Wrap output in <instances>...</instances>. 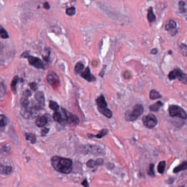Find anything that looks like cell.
<instances>
[{
  "label": "cell",
  "mask_w": 187,
  "mask_h": 187,
  "mask_svg": "<svg viewBox=\"0 0 187 187\" xmlns=\"http://www.w3.org/2000/svg\"><path fill=\"white\" fill-rule=\"evenodd\" d=\"M158 50L156 48H154L151 51V53L153 54H156L158 53Z\"/></svg>",
  "instance_id": "42"
},
{
  "label": "cell",
  "mask_w": 187,
  "mask_h": 187,
  "mask_svg": "<svg viewBox=\"0 0 187 187\" xmlns=\"http://www.w3.org/2000/svg\"><path fill=\"white\" fill-rule=\"evenodd\" d=\"M84 69V65L81 62H79L76 64L75 66V72L77 74H79L82 72V70Z\"/></svg>",
  "instance_id": "24"
},
{
  "label": "cell",
  "mask_w": 187,
  "mask_h": 187,
  "mask_svg": "<svg viewBox=\"0 0 187 187\" xmlns=\"http://www.w3.org/2000/svg\"><path fill=\"white\" fill-rule=\"evenodd\" d=\"M96 103L99 112L102 113L107 118H111L112 117V112L107 108V103L103 95H101L97 99Z\"/></svg>",
  "instance_id": "3"
},
{
  "label": "cell",
  "mask_w": 187,
  "mask_h": 187,
  "mask_svg": "<svg viewBox=\"0 0 187 187\" xmlns=\"http://www.w3.org/2000/svg\"><path fill=\"white\" fill-rule=\"evenodd\" d=\"M86 165H87V166L89 168H93L96 166V161L93 160H89L86 163Z\"/></svg>",
  "instance_id": "33"
},
{
  "label": "cell",
  "mask_w": 187,
  "mask_h": 187,
  "mask_svg": "<svg viewBox=\"0 0 187 187\" xmlns=\"http://www.w3.org/2000/svg\"><path fill=\"white\" fill-rule=\"evenodd\" d=\"M149 97L151 99L155 100L156 99L161 98L162 96L159 93V92H158L157 91H156L155 89H153L150 92Z\"/></svg>",
  "instance_id": "19"
},
{
  "label": "cell",
  "mask_w": 187,
  "mask_h": 187,
  "mask_svg": "<svg viewBox=\"0 0 187 187\" xmlns=\"http://www.w3.org/2000/svg\"><path fill=\"white\" fill-rule=\"evenodd\" d=\"M35 99H36V100L38 103V105L41 108H43L45 105V97L43 93L42 92H38L36 93L35 94Z\"/></svg>",
  "instance_id": "13"
},
{
  "label": "cell",
  "mask_w": 187,
  "mask_h": 187,
  "mask_svg": "<svg viewBox=\"0 0 187 187\" xmlns=\"http://www.w3.org/2000/svg\"><path fill=\"white\" fill-rule=\"evenodd\" d=\"M179 5L182 7L183 6H185V3H184V1H181L179 2Z\"/></svg>",
  "instance_id": "43"
},
{
  "label": "cell",
  "mask_w": 187,
  "mask_h": 187,
  "mask_svg": "<svg viewBox=\"0 0 187 187\" xmlns=\"http://www.w3.org/2000/svg\"><path fill=\"white\" fill-rule=\"evenodd\" d=\"M29 86L30 87L31 89L33 91H35L37 89V84L35 82H32L29 84Z\"/></svg>",
  "instance_id": "36"
},
{
  "label": "cell",
  "mask_w": 187,
  "mask_h": 187,
  "mask_svg": "<svg viewBox=\"0 0 187 187\" xmlns=\"http://www.w3.org/2000/svg\"><path fill=\"white\" fill-rule=\"evenodd\" d=\"M3 46L2 43H0V54L2 53V50H3Z\"/></svg>",
  "instance_id": "44"
},
{
  "label": "cell",
  "mask_w": 187,
  "mask_h": 187,
  "mask_svg": "<svg viewBox=\"0 0 187 187\" xmlns=\"http://www.w3.org/2000/svg\"><path fill=\"white\" fill-rule=\"evenodd\" d=\"M47 123V118L45 117H38L36 120V124L38 127H42L45 126Z\"/></svg>",
  "instance_id": "16"
},
{
  "label": "cell",
  "mask_w": 187,
  "mask_h": 187,
  "mask_svg": "<svg viewBox=\"0 0 187 187\" xmlns=\"http://www.w3.org/2000/svg\"><path fill=\"white\" fill-rule=\"evenodd\" d=\"M81 184H82V186H84V187H89V183L87 182V179H85L84 181L82 182Z\"/></svg>",
  "instance_id": "39"
},
{
  "label": "cell",
  "mask_w": 187,
  "mask_h": 187,
  "mask_svg": "<svg viewBox=\"0 0 187 187\" xmlns=\"http://www.w3.org/2000/svg\"><path fill=\"white\" fill-rule=\"evenodd\" d=\"M95 161H96V165H102L103 164V162H104V161H103V160L102 159H97Z\"/></svg>",
  "instance_id": "37"
},
{
  "label": "cell",
  "mask_w": 187,
  "mask_h": 187,
  "mask_svg": "<svg viewBox=\"0 0 187 187\" xmlns=\"http://www.w3.org/2000/svg\"><path fill=\"white\" fill-rule=\"evenodd\" d=\"M183 73L180 69H176L169 73L168 75V78L171 80H175L176 79H179L181 75H182Z\"/></svg>",
  "instance_id": "12"
},
{
  "label": "cell",
  "mask_w": 187,
  "mask_h": 187,
  "mask_svg": "<svg viewBox=\"0 0 187 187\" xmlns=\"http://www.w3.org/2000/svg\"><path fill=\"white\" fill-rule=\"evenodd\" d=\"M144 107L141 104H137L132 110H129L125 114L126 119L128 121H134L143 113Z\"/></svg>",
  "instance_id": "2"
},
{
  "label": "cell",
  "mask_w": 187,
  "mask_h": 187,
  "mask_svg": "<svg viewBox=\"0 0 187 187\" xmlns=\"http://www.w3.org/2000/svg\"><path fill=\"white\" fill-rule=\"evenodd\" d=\"M20 80H21V79L19 78L18 76H15L13 79L12 82H11L10 87H11L12 91H13V92L14 94L16 93V92H17V84L19 82Z\"/></svg>",
  "instance_id": "15"
},
{
  "label": "cell",
  "mask_w": 187,
  "mask_h": 187,
  "mask_svg": "<svg viewBox=\"0 0 187 187\" xmlns=\"http://www.w3.org/2000/svg\"><path fill=\"white\" fill-rule=\"evenodd\" d=\"M31 92L28 89H26L24 91L22 98L20 99V103L23 108L28 107L29 104V98L31 96Z\"/></svg>",
  "instance_id": "8"
},
{
  "label": "cell",
  "mask_w": 187,
  "mask_h": 187,
  "mask_svg": "<svg viewBox=\"0 0 187 187\" xmlns=\"http://www.w3.org/2000/svg\"><path fill=\"white\" fill-rule=\"evenodd\" d=\"M64 114V113H63ZM53 117L54 121L60 123L61 124H66L67 123L66 118L64 114V117L61 115V112H56L53 115Z\"/></svg>",
  "instance_id": "10"
},
{
  "label": "cell",
  "mask_w": 187,
  "mask_h": 187,
  "mask_svg": "<svg viewBox=\"0 0 187 187\" xmlns=\"http://www.w3.org/2000/svg\"><path fill=\"white\" fill-rule=\"evenodd\" d=\"M147 18L149 22H153L156 19V17L153 13V10L152 7H150L149 9L148 10Z\"/></svg>",
  "instance_id": "20"
},
{
  "label": "cell",
  "mask_w": 187,
  "mask_h": 187,
  "mask_svg": "<svg viewBox=\"0 0 187 187\" xmlns=\"http://www.w3.org/2000/svg\"><path fill=\"white\" fill-rule=\"evenodd\" d=\"M6 93V89L5 84L3 82L0 83V97H4Z\"/></svg>",
  "instance_id": "29"
},
{
  "label": "cell",
  "mask_w": 187,
  "mask_h": 187,
  "mask_svg": "<svg viewBox=\"0 0 187 187\" xmlns=\"http://www.w3.org/2000/svg\"><path fill=\"white\" fill-rule=\"evenodd\" d=\"M7 119L3 115H0V127H4L7 124Z\"/></svg>",
  "instance_id": "27"
},
{
  "label": "cell",
  "mask_w": 187,
  "mask_h": 187,
  "mask_svg": "<svg viewBox=\"0 0 187 187\" xmlns=\"http://www.w3.org/2000/svg\"><path fill=\"white\" fill-rule=\"evenodd\" d=\"M47 81L52 86L59 84V78L56 74L53 71H50L47 76Z\"/></svg>",
  "instance_id": "9"
},
{
  "label": "cell",
  "mask_w": 187,
  "mask_h": 187,
  "mask_svg": "<svg viewBox=\"0 0 187 187\" xmlns=\"http://www.w3.org/2000/svg\"><path fill=\"white\" fill-rule=\"evenodd\" d=\"M50 54V49H46L45 50V52L43 54V58L45 61H48L49 57Z\"/></svg>",
  "instance_id": "31"
},
{
  "label": "cell",
  "mask_w": 187,
  "mask_h": 187,
  "mask_svg": "<svg viewBox=\"0 0 187 187\" xmlns=\"http://www.w3.org/2000/svg\"><path fill=\"white\" fill-rule=\"evenodd\" d=\"M108 133V130L107 129H102L101 131H100V132L97 135H93L91 134L89 135L88 136L90 138H92V137H97V138L100 139V138H102L104 136H105Z\"/></svg>",
  "instance_id": "21"
},
{
  "label": "cell",
  "mask_w": 187,
  "mask_h": 187,
  "mask_svg": "<svg viewBox=\"0 0 187 187\" xmlns=\"http://www.w3.org/2000/svg\"><path fill=\"white\" fill-rule=\"evenodd\" d=\"M0 36H1V38H4V39L8 38H9L8 33L7 32V31L5 30V29L3 28V27L1 25H0Z\"/></svg>",
  "instance_id": "25"
},
{
  "label": "cell",
  "mask_w": 187,
  "mask_h": 187,
  "mask_svg": "<svg viewBox=\"0 0 187 187\" xmlns=\"http://www.w3.org/2000/svg\"><path fill=\"white\" fill-rule=\"evenodd\" d=\"M180 187H184V186H181Z\"/></svg>",
  "instance_id": "45"
},
{
  "label": "cell",
  "mask_w": 187,
  "mask_h": 187,
  "mask_svg": "<svg viewBox=\"0 0 187 187\" xmlns=\"http://www.w3.org/2000/svg\"><path fill=\"white\" fill-rule=\"evenodd\" d=\"M181 50L184 56H187V47L185 44H182L180 46Z\"/></svg>",
  "instance_id": "34"
},
{
  "label": "cell",
  "mask_w": 187,
  "mask_h": 187,
  "mask_svg": "<svg viewBox=\"0 0 187 187\" xmlns=\"http://www.w3.org/2000/svg\"><path fill=\"white\" fill-rule=\"evenodd\" d=\"M142 121L144 125L148 128H153L158 124L157 118L154 114H150L148 115L143 117Z\"/></svg>",
  "instance_id": "5"
},
{
  "label": "cell",
  "mask_w": 187,
  "mask_h": 187,
  "mask_svg": "<svg viewBox=\"0 0 187 187\" xmlns=\"http://www.w3.org/2000/svg\"><path fill=\"white\" fill-rule=\"evenodd\" d=\"M179 80L181 81V82H182L183 84H187V74L183 73L182 75H181V76L179 77Z\"/></svg>",
  "instance_id": "35"
},
{
  "label": "cell",
  "mask_w": 187,
  "mask_h": 187,
  "mask_svg": "<svg viewBox=\"0 0 187 187\" xmlns=\"http://www.w3.org/2000/svg\"><path fill=\"white\" fill-rule=\"evenodd\" d=\"M43 7L45 8H46V10H49L50 8V4L46 2H45L44 4H43Z\"/></svg>",
  "instance_id": "41"
},
{
  "label": "cell",
  "mask_w": 187,
  "mask_h": 187,
  "mask_svg": "<svg viewBox=\"0 0 187 187\" xmlns=\"http://www.w3.org/2000/svg\"><path fill=\"white\" fill-rule=\"evenodd\" d=\"M163 106V103L161 102L160 101H159L156 103H155L154 104L150 105L149 107L150 110L152 112H158L160 109V108H161V107Z\"/></svg>",
  "instance_id": "17"
},
{
  "label": "cell",
  "mask_w": 187,
  "mask_h": 187,
  "mask_svg": "<svg viewBox=\"0 0 187 187\" xmlns=\"http://www.w3.org/2000/svg\"><path fill=\"white\" fill-rule=\"evenodd\" d=\"M187 161H184L183 163L177 166L176 167L174 168L173 172L175 173H178L181 172L183 170H186L187 169Z\"/></svg>",
  "instance_id": "18"
},
{
  "label": "cell",
  "mask_w": 187,
  "mask_h": 187,
  "mask_svg": "<svg viewBox=\"0 0 187 187\" xmlns=\"http://www.w3.org/2000/svg\"><path fill=\"white\" fill-rule=\"evenodd\" d=\"M176 26H177V24L175 22V21H174L173 20H170L168 23L166 24L165 27V29L167 31H169V30H172L173 29L176 28Z\"/></svg>",
  "instance_id": "22"
},
{
  "label": "cell",
  "mask_w": 187,
  "mask_h": 187,
  "mask_svg": "<svg viewBox=\"0 0 187 187\" xmlns=\"http://www.w3.org/2000/svg\"><path fill=\"white\" fill-rule=\"evenodd\" d=\"M81 77H82L84 79L86 80L89 82H92V81H95V80H96V78L91 74V71H90V69L89 67H87L84 71H83L81 73Z\"/></svg>",
  "instance_id": "11"
},
{
  "label": "cell",
  "mask_w": 187,
  "mask_h": 187,
  "mask_svg": "<svg viewBox=\"0 0 187 187\" xmlns=\"http://www.w3.org/2000/svg\"><path fill=\"white\" fill-rule=\"evenodd\" d=\"M30 56H29V54L28 52H25L24 53H23L22 54V56H21V57L22 58H28Z\"/></svg>",
  "instance_id": "40"
},
{
  "label": "cell",
  "mask_w": 187,
  "mask_h": 187,
  "mask_svg": "<svg viewBox=\"0 0 187 187\" xmlns=\"http://www.w3.org/2000/svg\"><path fill=\"white\" fill-rule=\"evenodd\" d=\"M49 107L52 110H54V111H58L59 108V105L58 104V103L53 101V100H51L50 102V104H49Z\"/></svg>",
  "instance_id": "26"
},
{
  "label": "cell",
  "mask_w": 187,
  "mask_h": 187,
  "mask_svg": "<svg viewBox=\"0 0 187 187\" xmlns=\"http://www.w3.org/2000/svg\"><path fill=\"white\" fill-rule=\"evenodd\" d=\"M52 166L59 172L69 174L73 170V161L70 159L54 156L51 160Z\"/></svg>",
  "instance_id": "1"
},
{
  "label": "cell",
  "mask_w": 187,
  "mask_h": 187,
  "mask_svg": "<svg viewBox=\"0 0 187 187\" xmlns=\"http://www.w3.org/2000/svg\"><path fill=\"white\" fill-rule=\"evenodd\" d=\"M61 110L66 118L67 123H69L71 125H77L79 123V119L76 115H73L70 112H67L65 109L61 108Z\"/></svg>",
  "instance_id": "6"
},
{
  "label": "cell",
  "mask_w": 187,
  "mask_h": 187,
  "mask_svg": "<svg viewBox=\"0 0 187 187\" xmlns=\"http://www.w3.org/2000/svg\"><path fill=\"white\" fill-rule=\"evenodd\" d=\"M75 12H76V10H75V8L73 7L68 8V9H66V14H68V15H70V16H72V15H74Z\"/></svg>",
  "instance_id": "30"
},
{
  "label": "cell",
  "mask_w": 187,
  "mask_h": 187,
  "mask_svg": "<svg viewBox=\"0 0 187 187\" xmlns=\"http://www.w3.org/2000/svg\"><path fill=\"white\" fill-rule=\"evenodd\" d=\"M166 167V162L165 161H162L159 163L158 166V171L159 173L163 174L165 171V169Z\"/></svg>",
  "instance_id": "23"
},
{
  "label": "cell",
  "mask_w": 187,
  "mask_h": 187,
  "mask_svg": "<svg viewBox=\"0 0 187 187\" xmlns=\"http://www.w3.org/2000/svg\"><path fill=\"white\" fill-rule=\"evenodd\" d=\"M49 131V129L48 128H43L42 130V135L44 136V135H46L47 134V133Z\"/></svg>",
  "instance_id": "38"
},
{
  "label": "cell",
  "mask_w": 187,
  "mask_h": 187,
  "mask_svg": "<svg viewBox=\"0 0 187 187\" xmlns=\"http://www.w3.org/2000/svg\"><path fill=\"white\" fill-rule=\"evenodd\" d=\"M28 61L29 64L35 67L38 69H45V68L43 65V63L40 59L38 57H35L33 56H29L28 57Z\"/></svg>",
  "instance_id": "7"
},
{
  "label": "cell",
  "mask_w": 187,
  "mask_h": 187,
  "mask_svg": "<svg viewBox=\"0 0 187 187\" xmlns=\"http://www.w3.org/2000/svg\"><path fill=\"white\" fill-rule=\"evenodd\" d=\"M148 174L150 176H154V164L150 165L149 169L148 171Z\"/></svg>",
  "instance_id": "32"
},
{
  "label": "cell",
  "mask_w": 187,
  "mask_h": 187,
  "mask_svg": "<svg viewBox=\"0 0 187 187\" xmlns=\"http://www.w3.org/2000/svg\"><path fill=\"white\" fill-rule=\"evenodd\" d=\"M12 171V168L10 166L0 165V173L3 174H10Z\"/></svg>",
  "instance_id": "14"
},
{
  "label": "cell",
  "mask_w": 187,
  "mask_h": 187,
  "mask_svg": "<svg viewBox=\"0 0 187 187\" xmlns=\"http://www.w3.org/2000/svg\"><path fill=\"white\" fill-rule=\"evenodd\" d=\"M25 136H26V139L27 140H30L32 143H34L36 140V137L32 133H26Z\"/></svg>",
  "instance_id": "28"
},
{
  "label": "cell",
  "mask_w": 187,
  "mask_h": 187,
  "mask_svg": "<svg viewBox=\"0 0 187 187\" xmlns=\"http://www.w3.org/2000/svg\"><path fill=\"white\" fill-rule=\"evenodd\" d=\"M168 112L170 115L171 117H180L183 119H186L187 118V113L186 111L179 106L176 105H172L169 107Z\"/></svg>",
  "instance_id": "4"
}]
</instances>
